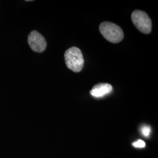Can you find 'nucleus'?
I'll return each mask as SVG.
<instances>
[{
    "mask_svg": "<svg viewBox=\"0 0 158 158\" xmlns=\"http://www.w3.org/2000/svg\"><path fill=\"white\" fill-rule=\"evenodd\" d=\"M66 64L74 72H80L84 66V58L81 51L76 47L69 48L64 53Z\"/></svg>",
    "mask_w": 158,
    "mask_h": 158,
    "instance_id": "obj_1",
    "label": "nucleus"
},
{
    "mask_svg": "<svg viewBox=\"0 0 158 158\" xmlns=\"http://www.w3.org/2000/svg\"><path fill=\"white\" fill-rule=\"evenodd\" d=\"M100 31L103 37L108 41L117 44L124 38V32L118 25L110 22L102 23L99 27Z\"/></svg>",
    "mask_w": 158,
    "mask_h": 158,
    "instance_id": "obj_2",
    "label": "nucleus"
},
{
    "mask_svg": "<svg viewBox=\"0 0 158 158\" xmlns=\"http://www.w3.org/2000/svg\"><path fill=\"white\" fill-rule=\"evenodd\" d=\"M131 19L136 28L142 33L149 34L152 29V22L145 12L135 10L131 15Z\"/></svg>",
    "mask_w": 158,
    "mask_h": 158,
    "instance_id": "obj_3",
    "label": "nucleus"
},
{
    "mask_svg": "<svg viewBox=\"0 0 158 158\" xmlns=\"http://www.w3.org/2000/svg\"><path fill=\"white\" fill-rule=\"evenodd\" d=\"M28 42L32 50L38 53L45 51L47 46L45 38L36 31H33L29 34Z\"/></svg>",
    "mask_w": 158,
    "mask_h": 158,
    "instance_id": "obj_4",
    "label": "nucleus"
},
{
    "mask_svg": "<svg viewBox=\"0 0 158 158\" xmlns=\"http://www.w3.org/2000/svg\"><path fill=\"white\" fill-rule=\"evenodd\" d=\"M113 91L112 85L108 83H100L96 85L90 91L93 97L99 98L106 96Z\"/></svg>",
    "mask_w": 158,
    "mask_h": 158,
    "instance_id": "obj_5",
    "label": "nucleus"
},
{
    "mask_svg": "<svg viewBox=\"0 0 158 158\" xmlns=\"http://www.w3.org/2000/svg\"><path fill=\"white\" fill-rule=\"evenodd\" d=\"M142 134L146 137H148L151 133V128L149 126H143L141 128Z\"/></svg>",
    "mask_w": 158,
    "mask_h": 158,
    "instance_id": "obj_6",
    "label": "nucleus"
},
{
    "mask_svg": "<svg viewBox=\"0 0 158 158\" xmlns=\"http://www.w3.org/2000/svg\"><path fill=\"white\" fill-rule=\"evenodd\" d=\"M132 145L134 147H135V148H144V147H145V142L141 140V139H139L138 141L134 142L132 143Z\"/></svg>",
    "mask_w": 158,
    "mask_h": 158,
    "instance_id": "obj_7",
    "label": "nucleus"
}]
</instances>
